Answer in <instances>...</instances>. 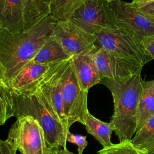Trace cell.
I'll list each match as a JSON object with an SVG mask.
<instances>
[{
  "mask_svg": "<svg viewBox=\"0 0 154 154\" xmlns=\"http://www.w3.org/2000/svg\"><path fill=\"white\" fill-rule=\"evenodd\" d=\"M94 58L100 79L107 78L117 83L141 74L143 67L138 62L117 57L103 48L96 49Z\"/></svg>",
  "mask_w": 154,
  "mask_h": 154,
  "instance_id": "cell-9",
  "label": "cell"
},
{
  "mask_svg": "<svg viewBox=\"0 0 154 154\" xmlns=\"http://www.w3.org/2000/svg\"><path fill=\"white\" fill-rule=\"evenodd\" d=\"M105 1H107V2H111L114 1V0H105Z\"/></svg>",
  "mask_w": 154,
  "mask_h": 154,
  "instance_id": "cell-30",
  "label": "cell"
},
{
  "mask_svg": "<svg viewBox=\"0 0 154 154\" xmlns=\"http://www.w3.org/2000/svg\"><path fill=\"white\" fill-rule=\"evenodd\" d=\"M135 7H137L146 16L154 19V1L144 5Z\"/></svg>",
  "mask_w": 154,
  "mask_h": 154,
  "instance_id": "cell-26",
  "label": "cell"
},
{
  "mask_svg": "<svg viewBox=\"0 0 154 154\" xmlns=\"http://www.w3.org/2000/svg\"><path fill=\"white\" fill-rule=\"evenodd\" d=\"M109 4L117 27L126 31L140 42L154 34V19L146 16L131 2L114 0Z\"/></svg>",
  "mask_w": 154,
  "mask_h": 154,
  "instance_id": "cell-7",
  "label": "cell"
},
{
  "mask_svg": "<svg viewBox=\"0 0 154 154\" xmlns=\"http://www.w3.org/2000/svg\"><path fill=\"white\" fill-rule=\"evenodd\" d=\"M54 154H74V153L69 151L67 149H63L58 150Z\"/></svg>",
  "mask_w": 154,
  "mask_h": 154,
  "instance_id": "cell-29",
  "label": "cell"
},
{
  "mask_svg": "<svg viewBox=\"0 0 154 154\" xmlns=\"http://www.w3.org/2000/svg\"><path fill=\"white\" fill-rule=\"evenodd\" d=\"M61 86L64 112L69 127L76 122L84 125L89 112L87 108L88 91L80 87L72 57L65 63L61 77Z\"/></svg>",
  "mask_w": 154,
  "mask_h": 154,
  "instance_id": "cell-5",
  "label": "cell"
},
{
  "mask_svg": "<svg viewBox=\"0 0 154 154\" xmlns=\"http://www.w3.org/2000/svg\"><path fill=\"white\" fill-rule=\"evenodd\" d=\"M154 0H133L131 4L135 7H140L153 2Z\"/></svg>",
  "mask_w": 154,
  "mask_h": 154,
  "instance_id": "cell-28",
  "label": "cell"
},
{
  "mask_svg": "<svg viewBox=\"0 0 154 154\" xmlns=\"http://www.w3.org/2000/svg\"><path fill=\"white\" fill-rule=\"evenodd\" d=\"M94 35L97 48H103L117 57L138 62L142 66L152 60L141 42L119 27L103 29Z\"/></svg>",
  "mask_w": 154,
  "mask_h": 154,
  "instance_id": "cell-4",
  "label": "cell"
},
{
  "mask_svg": "<svg viewBox=\"0 0 154 154\" xmlns=\"http://www.w3.org/2000/svg\"><path fill=\"white\" fill-rule=\"evenodd\" d=\"M15 105L14 116H29L35 119L43 129L46 144L50 154L66 149V135L68 131L55 116L46 97L37 87L29 94L13 92Z\"/></svg>",
  "mask_w": 154,
  "mask_h": 154,
  "instance_id": "cell-3",
  "label": "cell"
},
{
  "mask_svg": "<svg viewBox=\"0 0 154 154\" xmlns=\"http://www.w3.org/2000/svg\"><path fill=\"white\" fill-rule=\"evenodd\" d=\"M52 35L71 57L90 52L96 48L94 35L84 31L70 20L56 21Z\"/></svg>",
  "mask_w": 154,
  "mask_h": 154,
  "instance_id": "cell-10",
  "label": "cell"
},
{
  "mask_svg": "<svg viewBox=\"0 0 154 154\" xmlns=\"http://www.w3.org/2000/svg\"><path fill=\"white\" fill-rule=\"evenodd\" d=\"M67 60L53 63L39 82L37 87L46 97L55 116L69 131L70 127L64 112L61 86V77Z\"/></svg>",
  "mask_w": 154,
  "mask_h": 154,
  "instance_id": "cell-11",
  "label": "cell"
},
{
  "mask_svg": "<svg viewBox=\"0 0 154 154\" xmlns=\"http://www.w3.org/2000/svg\"><path fill=\"white\" fill-rule=\"evenodd\" d=\"M52 0H23V31L35 27L49 16Z\"/></svg>",
  "mask_w": 154,
  "mask_h": 154,
  "instance_id": "cell-15",
  "label": "cell"
},
{
  "mask_svg": "<svg viewBox=\"0 0 154 154\" xmlns=\"http://www.w3.org/2000/svg\"><path fill=\"white\" fill-rule=\"evenodd\" d=\"M0 85H7V81L5 75V69L0 63Z\"/></svg>",
  "mask_w": 154,
  "mask_h": 154,
  "instance_id": "cell-27",
  "label": "cell"
},
{
  "mask_svg": "<svg viewBox=\"0 0 154 154\" xmlns=\"http://www.w3.org/2000/svg\"><path fill=\"white\" fill-rule=\"evenodd\" d=\"M56 21L49 16L35 27L13 34L0 28V63L8 81L31 61L52 34Z\"/></svg>",
  "mask_w": 154,
  "mask_h": 154,
  "instance_id": "cell-1",
  "label": "cell"
},
{
  "mask_svg": "<svg viewBox=\"0 0 154 154\" xmlns=\"http://www.w3.org/2000/svg\"><path fill=\"white\" fill-rule=\"evenodd\" d=\"M17 150L7 140L0 139V154H16Z\"/></svg>",
  "mask_w": 154,
  "mask_h": 154,
  "instance_id": "cell-25",
  "label": "cell"
},
{
  "mask_svg": "<svg viewBox=\"0 0 154 154\" xmlns=\"http://www.w3.org/2000/svg\"><path fill=\"white\" fill-rule=\"evenodd\" d=\"M84 125L87 133L93 136L103 148L109 147L112 144L111 137L113 129L110 123L102 122L88 112L85 117Z\"/></svg>",
  "mask_w": 154,
  "mask_h": 154,
  "instance_id": "cell-18",
  "label": "cell"
},
{
  "mask_svg": "<svg viewBox=\"0 0 154 154\" xmlns=\"http://www.w3.org/2000/svg\"><path fill=\"white\" fill-rule=\"evenodd\" d=\"M131 141L148 153L154 152V115L140 130L136 131Z\"/></svg>",
  "mask_w": 154,
  "mask_h": 154,
  "instance_id": "cell-20",
  "label": "cell"
},
{
  "mask_svg": "<svg viewBox=\"0 0 154 154\" xmlns=\"http://www.w3.org/2000/svg\"><path fill=\"white\" fill-rule=\"evenodd\" d=\"M15 105L11 90L0 85V125H3L10 117L14 116Z\"/></svg>",
  "mask_w": 154,
  "mask_h": 154,
  "instance_id": "cell-21",
  "label": "cell"
},
{
  "mask_svg": "<svg viewBox=\"0 0 154 154\" xmlns=\"http://www.w3.org/2000/svg\"><path fill=\"white\" fill-rule=\"evenodd\" d=\"M141 44L146 54L154 60V34L144 38Z\"/></svg>",
  "mask_w": 154,
  "mask_h": 154,
  "instance_id": "cell-24",
  "label": "cell"
},
{
  "mask_svg": "<svg viewBox=\"0 0 154 154\" xmlns=\"http://www.w3.org/2000/svg\"><path fill=\"white\" fill-rule=\"evenodd\" d=\"M148 154H154V152H151V153H149Z\"/></svg>",
  "mask_w": 154,
  "mask_h": 154,
  "instance_id": "cell-31",
  "label": "cell"
},
{
  "mask_svg": "<svg viewBox=\"0 0 154 154\" xmlns=\"http://www.w3.org/2000/svg\"><path fill=\"white\" fill-rule=\"evenodd\" d=\"M97 154H148V153L135 146L131 140H124L103 148L97 152Z\"/></svg>",
  "mask_w": 154,
  "mask_h": 154,
  "instance_id": "cell-22",
  "label": "cell"
},
{
  "mask_svg": "<svg viewBox=\"0 0 154 154\" xmlns=\"http://www.w3.org/2000/svg\"><path fill=\"white\" fill-rule=\"evenodd\" d=\"M52 64H40L32 60L29 61L8 81V87L16 93H31L37 87L39 82Z\"/></svg>",
  "mask_w": 154,
  "mask_h": 154,
  "instance_id": "cell-12",
  "label": "cell"
},
{
  "mask_svg": "<svg viewBox=\"0 0 154 154\" xmlns=\"http://www.w3.org/2000/svg\"><path fill=\"white\" fill-rule=\"evenodd\" d=\"M100 84L111 91L114 102V114L109 122L119 141L131 140L136 132L137 116L142 90L141 74L123 83L102 78Z\"/></svg>",
  "mask_w": 154,
  "mask_h": 154,
  "instance_id": "cell-2",
  "label": "cell"
},
{
  "mask_svg": "<svg viewBox=\"0 0 154 154\" xmlns=\"http://www.w3.org/2000/svg\"><path fill=\"white\" fill-rule=\"evenodd\" d=\"M154 115V79L142 80V90L140 97L136 131L140 130Z\"/></svg>",
  "mask_w": 154,
  "mask_h": 154,
  "instance_id": "cell-16",
  "label": "cell"
},
{
  "mask_svg": "<svg viewBox=\"0 0 154 154\" xmlns=\"http://www.w3.org/2000/svg\"><path fill=\"white\" fill-rule=\"evenodd\" d=\"M87 0H52L51 16L55 21L70 20L73 14Z\"/></svg>",
  "mask_w": 154,
  "mask_h": 154,
  "instance_id": "cell-19",
  "label": "cell"
},
{
  "mask_svg": "<svg viewBox=\"0 0 154 154\" xmlns=\"http://www.w3.org/2000/svg\"><path fill=\"white\" fill-rule=\"evenodd\" d=\"M97 49L96 48L90 52L72 57L79 84L84 91H88L93 86L100 84L101 80L94 58Z\"/></svg>",
  "mask_w": 154,
  "mask_h": 154,
  "instance_id": "cell-13",
  "label": "cell"
},
{
  "mask_svg": "<svg viewBox=\"0 0 154 154\" xmlns=\"http://www.w3.org/2000/svg\"><path fill=\"white\" fill-rule=\"evenodd\" d=\"M70 20L91 35L106 28L117 27L109 4L105 0H87L73 14Z\"/></svg>",
  "mask_w": 154,
  "mask_h": 154,
  "instance_id": "cell-8",
  "label": "cell"
},
{
  "mask_svg": "<svg viewBox=\"0 0 154 154\" xmlns=\"http://www.w3.org/2000/svg\"><path fill=\"white\" fill-rule=\"evenodd\" d=\"M70 58L71 57L66 52L58 40L51 34L32 61L40 64H52L67 60Z\"/></svg>",
  "mask_w": 154,
  "mask_h": 154,
  "instance_id": "cell-17",
  "label": "cell"
},
{
  "mask_svg": "<svg viewBox=\"0 0 154 154\" xmlns=\"http://www.w3.org/2000/svg\"><path fill=\"white\" fill-rule=\"evenodd\" d=\"M6 140L23 154H50L42 128L35 119L29 116L17 118Z\"/></svg>",
  "mask_w": 154,
  "mask_h": 154,
  "instance_id": "cell-6",
  "label": "cell"
},
{
  "mask_svg": "<svg viewBox=\"0 0 154 154\" xmlns=\"http://www.w3.org/2000/svg\"><path fill=\"white\" fill-rule=\"evenodd\" d=\"M87 137L82 135L73 134L69 131L66 135V140L71 143L75 144L78 146V154H82L84 150L87 147L88 142L86 140Z\"/></svg>",
  "mask_w": 154,
  "mask_h": 154,
  "instance_id": "cell-23",
  "label": "cell"
},
{
  "mask_svg": "<svg viewBox=\"0 0 154 154\" xmlns=\"http://www.w3.org/2000/svg\"><path fill=\"white\" fill-rule=\"evenodd\" d=\"M20 154H23V153H20Z\"/></svg>",
  "mask_w": 154,
  "mask_h": 154,
  "instance_id": "cell-32",
  "label": "cell"
},
{
  "mask_svg": "<svg viewBox=\"0 0 154 154\" xmlns=\"http://www.w3.org/2000/svg\"><path fill=\"white\" fill-rule=\"evenodd\" d=\"M0 28L13 34L23 31V0H0Z\"/></svg>",
  "mask_w": 154,
  "mask_h": 154,
  "instance_id": "cell-14",
  "label": "cell"
}]
</instances>
